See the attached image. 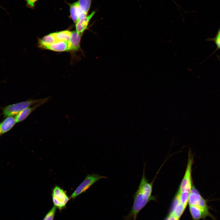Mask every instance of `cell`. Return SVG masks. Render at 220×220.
I'll use <instances>...</instances> for the list:
<instances>
[{
  "label": "cell",
  "instance_id": "603a6c76",
  "mask_svg": "<svg viewBox=\"0 0 220 220\" xmlns=\"http://www.w3.org/2000/svg\"><path fill=\"white\" fill-rule=\"evenodd\" d=\"M1 123H0V135L1 134Z\"/></svg>",
  "mask_w": 220,
  "mask_h": 220
},
{
  "label": "cell",
  "instance_id": "e0dca14e",
  "mask_svg": "<svg viewBox=\"0 0 220 220\" xmlns=\"http://www.w3.org/2000/svg\"><path fill=\"white\" fill-rule=\"evenodd\" d=\"M54 33L57 42H68L70 39L71 31L68 30H65Z\"/></svg>",
  "mask_w": 220,
  "mask_h": 220
},
{
  "label": "cell",
  "instance_id": "3957f363",
  "mask_svg": "<svg viewBox=\"0 0 220 220\" xmlns=\"http://www.w3.org/2000/svg\"><path fill=\"white\" fill-rule=\"evenodd\" d=\"M107 177L93 173L87 174L84 180L79 185L71 195L70 198L75 199L83 193L85 192L96 182L102 178Z\"/></svg>",
  "mask_w": 220,
  "mask_h": 220
},
{
  "label": "cell",
  "instance_id": "8fae6325",
  "mask_svg": "<svg viewBox=\"0 0 220 220\" xmlns=\"http://www.w3.org/2000/svg\"><path fill=\"white\" fill-rule=\"evenodd\" d=\"M71 19L76 23L82 18L81 10L78 1L69 4Z\"/></svg>",
  "mask_w": 220,
  "mask_h": 220
},
{
  "label": "cell",
  "instance_id": "52a82bcc",
  "mask_svg": "<svg viewBox=\"0 0 220 220\" xmlns=\"http://www.w3.org/2000/svg\"><path fill=\"white\" fill-rule=\"evenodd\" d=\"M189 206V211L193 220L205 219L207 217L212 218L214 220H216L210 211H206L196 206Z\"/></svg>",
  "mask_w": 220,
  "mask_h": 220
},
{
  "label": "cell",
  "instance_id": "277c9868",
  "mask_svg": "<svg viewBox=\"0 0 220 220\" xmlns=\"http://www.w3.org/2000/svg\"><path fill=\"white\" fill-rule=\"evenodd\" d=\"M52 196L53 205L60 210L66 207L70 199L66 191L58 186H55L53 189Z\"/></svg>",
  "mask_w": 220,
  "mask_h": 220
},
{
  "label": "cell",
  "instance_id": "44dd1931",
  "mask_svg": "<svg viewBox=\"0 0 220 220\" xmlns=\"http://www.w3.org/2000/svg\"><path fill=\"white\" fill-rule=\"evenodd\" d=\"M38 0H25L27 6L31 8L34 7L35 3Z\"/></svg>",
  "mask_w": 220,
  "mask_h": 220
},
{
  "label": "cell",
  "instance_id": "30bf717a",
  "mask_svg": "<svg viewBox=\"0 0 220 220\" xmlns=\"http://www.w3.org/2000/svg\"><path fill=\"white\" fill-rule=\"evenodd\" d=\"M82 34L76 31H71L70 39L68 41L70 45V51H76L80 47V42Z\"/></svg>",
  "mask_w": 220,
  "mask_h": 220
},
{
  "label": "cell",
  "instance_id": "2e32d148",
  "mask_svg": "<svg viewBox=\"0 0 220 220\" xmlns=\"http://www.w3.org/2000/svg\"><path fill=\"white\" fill-rule=\"evenodd\" d=\"M91 2L92 0H78V1L81 11L82 18L88 15Z\"/></svg>",
  "mask_w": 220,
  "mask_h": 220
},
{
  "label": "cell",
  "instance_id": "5bb4252c",
  "mask_svg": "<svg viewBox=\"0 0 220 220\" xmlns=\"http://www.w3.org/2000/svg\"><path fill=\"white\" fill-rule=\"evenodd\" d=\"M16 123L15 118L8 117L2 122L1 125V134L10 130Z\"/></svg>",
  "mask_w": 220,
  "mask_h": 220
},
{
  "label": "cell",
  "instance_id": "9a60e30c",
  "mask_svg": "<svg viewBox=\"0 0 220 220\" xmlns=\"http://www.w3.org/2000/svg\"><path fill=\"white\" fill-rule=\"evenodd\" d=\"M57 42L54 33L48 34L40 39L39 46L42 48L44 46L49 45Z\"/></svg>",
  "mask_w": 220,
  "mask_h": 220
},
{
  "label": "cell",
  "instance_id": "5b68a950",
  "mask_svg": "<svg viewBox=\"0 0 220 220\" xmlns=\"http://www.w3.org/2000/svg\"><path fill=\"white\" fill-rule=\"evenodd\" d=\"M193 156L191 152L189 151L188 159L185 173L181 183L178 190L180 192H190L193 185L192 178V166Z\"/></svg>",
  "mask_w": 220,
  "mask_h": 220
},
{
  "label": "cell",
  "instance_id": "ba28073f",
  "mask_svg": "<svg viewBox=\"0 0 220 220\" xmlns=\"http://www.w3.org/2000/svg\"><path fill=\"white\" fill-rule=\"evenodd\" d=\"M95 13L93 11L90 14L80 19L76 23V31L82 35L87 28L89 22Z\"/></svg>",
  "mask_w": 220,
  "mask_h": 220
},
{
  "label": "cell",
  "instance_id": "6da1fadb",
  "mask_svg": "<svg viewBox=\"0 0 220 220\" xmlns=\"http://www.w3.org/2000/svg\"><path fill=\"white\" fill-rule=\"evenodd\" d=\"M49 98V97H47L37 100L31 99L10 105L3 109V114L6 117L13 116L27 108L37 104L42 105L46 103Z\"/></svg>",
  "mask_w": 220,
  "mask_h": 220
},
{
  "label": "cell",
  "instance_id": "4fadbf2b",
  "mask_svg": "<svg viewBox=\"0 0 220 220\" xmlns=\"http://www.w3.org/2000/svg\"><path fill=\"white\" fill-rule=\"evenodd\" d=\"M42 105L37 104L27 108L17 114L15 117L16 123L20 122L25 119L37 107Z\"/></svg>",
  "mask_w": 220,
  "mask_h": 220
},
{
  "label": "cell",
  "instance_id": "7402d4cb",
  "mask_svg": "<svg viewBox=\"0 0 220 220\" xmlns=\"http://www.w3.org/2000/svg\"><path fill=\"white\" fill-rule=\"evenodd\" d=\"M166 220H179L173 214L170 213Z\"/></svg>",
  "mask_w": 220,
  "mask_h": 220
},
{
  "label": "cell",
  "instance_id": "ac0fdd59",
  "mask_svg": "<svg viewBox=\"0 0 220 220\" xmlns=\"http://www.w3.org/2000/svg\"><path fill=\"white\" fill-rule=\"evenodd\" d=\"M190 192L186 191L180 192L178 190L176 195L180 202L186 207L188 203Z\"/></svg>",
  "mask_w": 220,
  "mask_h": 220
},
{
  "label": "cell",
  "instance_id": "7c38bea8",
  "mask_svg": "<svg viewBox=\"0 0 220 220\" xmlns=\"http://www.w3.org/2000/svg\"><path fill=\"white\" fill-rule=\"evenodd\" d=\"M186 207L180 202L178 198L176 196L173 201L172 208L170 213L179 219Z\"/></svg>",
  "mask_w": 220,
  "mask_h": 220
},
{
  "label": "cell",
  "instance_id": "8992f818",
  "mask_svg": "<svg viewBox=\"0 0 220 220\" xmlns=\"http://www.w3.org/2000/svg\"><path fill=\"white\" fill-rule=\"evenodd\" d=\"M189 205L198 207L207 211L210 208L207 202L200 195L194 185H193L190 192L188 203Z\"/></svg>",
  "mask_w": 220,
  "mask_h": 220
},
{
  "label": "cell",
  "instance_id": "7a4b0ae2",
  "mask_svg": "<svg viewBox=\"0 0 220 220\" xmlns=\"http://www.w3.org/2000/svg\"><path fill=\"white\" fill-rule=\"evenodd\" d=\"M154 197H149L138 187L134 195V202L131 211L129 216L135 220L137 215L140 211L148 203L154 200Z\"/></svg>",
  "mask_w": 220,
  "mask_h": 220
},
{
  "label": "cell",
  "instance_id": "ffe728a7",
  "mask_svg": "<svg viewBox=\"0 0 220 220\" xmlns=\"http://www.w3.org/2000/svg\"><path fill=\"white\" fill-rule=\"evenodd\" d=\"M207 40L214 42L217 46V49L220 50V28L214 38H208Z\"/></svg>",
  "mask_w": 220,
  "mask_h": 220
},
{
  "label": "cell",
  "instance_id": "d6986e66",
  "mask_svg": "<svg viewBox=\"0 0 220 220\" xmlns=\"http://www.w3.org/2000/svg\"><path fill=\"white\" fill-rule=\"evenodd\" d=\"M57 208L53 206L46 215L42 220H53Z\"/></svg>",
  "mask_w": 220,
  "mask_h": 220
},
{
  "label": "cell",
  "instance_id": "9c48e42d",
  "mask_svg": "<svg viewBox=\"0 0 220 220\" xmlns=\"http://www.w3.org/2000/svg\"><path fill=\"white\" fill-rule=\"evenodd\" d=\"M42 48L57 52L70 51L68 41H58L51 45L44 46Z\"/></svg>",
  "mask_w": 220,
  "mask_h": 220
}]
</instances>
